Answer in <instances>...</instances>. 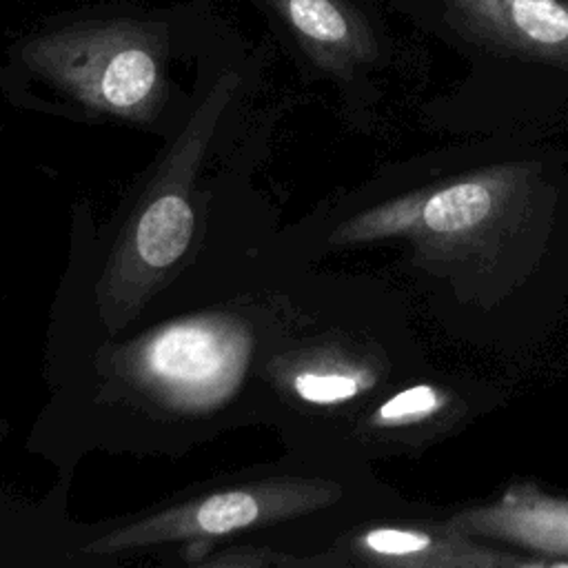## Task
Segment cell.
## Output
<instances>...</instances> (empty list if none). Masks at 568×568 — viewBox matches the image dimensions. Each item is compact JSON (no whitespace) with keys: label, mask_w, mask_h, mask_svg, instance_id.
Masks as SVG:
<instances>
[{"label":"cell","mask_w":568,"mask_h":568,"mask_svg":"<svg viewBox=\"0 0 568 568\" xmlns=\"http://www.w3.org/2000/svg\"><path fill=\"white\" fill-rule=\"evenodd\" d=\"M541 173L532 162L493 164L379 202L346 222L333 244L406 240L424 264H473L508 248L515 231H528Z\"/></svg>","instance_id":"obj_1"},{"label":"cell","mask_w":568,"mask_h":568,"mask_svg":"<svg viewBox=\"0 0 568 568\" xmlns=\"http://www.w3.org/2000/svg\"><path fill=\"white\" fill-rule=\"evenodd\" d=\"M235 87L237 73L213 84L133 206L95 288L100 320L111 333L140 313L184 257L195 226L191 189Z\"/></svg>","instance_id":"obj_2"},{"label":"cell","mask_w":568,"mask_h":568,"mask_svg":"<svg viewBox=\"0 0 568 568\" xmlns=\"http://www.w3.org/2000/svg\"><path fill=\"white\" fill-rule=\"evenodd\" d=\"M22 60L98 113L146 122L162 102L164 42L153 24H75L29 40Z\"/></svg>","instance_id":"obj_3"},{"label":"cell","mask_w":568,"mask_h":568,"mask_svg":"<svg viewBox=\"0 0 568 568\" xmlns=\"http://www.w3.org/2000/svg\"><path fill=\"white\" fill-rule=\"evenodd\" d=\"M253 353L251 328L233 315H193L169 322L131 344V377L162 404L204 413L224 404L242 384Z\"/></svg>","instance_id":"obj_4"},{"label":"cell","mask_w":568,"mask_h":568,"mask_svg":"<svg viewBox=\"0 0 568 568\" xmlns=\"http://www.w3.org/2000/svg\"><path fill=\"white\" fill-rule=\"evenodd\" d=\"M342 488L322 477H268L182 501L115 528L82 552L113 555L164 541H193L264 526L335 504Z\"/></svg>","instance_id":"obj_5"},{"label":"cell","mask_w":568,"mask_h":568,"mask_svg":"<svg viewBox=\"0 0 568 568\" xmlns=\"http://www.w3.org/2000/svg\"><path fill=\"white\" fill-rule=\"evenodd\" d=\"M348 555L357 561L384 568H539L546 559L510 552L506 546L477 539L450 528L388 524L373 526L351 537Z\"/></svg>","instance_id":"obj_6"},{"label":"cell","mask_w":568,"mask_h":568,"mask_svg":"<svg viewBox=\"0 0 568 568\" xmlns=\"http://www.w3.org/2000/svg\"><path fill=\"white\" fill-rule=\"evenodd\" d=\"M450 528L568 566V497L541 490L535 481H513L488 504L464 508L448 519Z\"/></svg>","instance_id":"obj_7"},{"label":"cell","mask_w":568,"mask_h":568,"mask_svg":"<svg viewBox=\"0 0 568 568\" xmlns=\"http://www.w3.org/2000/svg\"><path fill=\"white\" fill-rule=\"evenodd\" d=\"M464 24L506 49L568 60V4L559 0H446Z\"/></svg>","instance_id":"obj_8"},{"label":"cell","mask_w":568,"mask_h":568,"mask_svg":"<svg viewBox=\"0 0 568 568\" xmlns=\"http://www.w3.org/2000/svg\"><path fill=\"white\" fill-rule=\"evenodd\" d=\"M306 51L333 71H348L373 55L359 16L342 0H271Z\"/></svg>","instance_id":"obj_9"},{"label":"cell","mask_w":568,"mask_h":568,"mask_svg":"<svg viewBox=\"0 0 568 568\" xmlns=\"http://www.w3.org/2000/svg\"><path fill=\"white\" fill-rule=\"evenodd\" d=\"M377 384V373L368 364H359L353 359L331 357L297 371L291 379L293 393L320 406L342 404L355 399Z\"/></svg>","instance_id":"obj_10"},{"label":"cell","mask_w":568,"mask_h":568,"mask_svg":"<svg viewBox=\"0 0 568 568\" xmlns=\"http://www.w3.org/2000/svg\"><path fill=\"white\" fill-rule=\"evenodd\" d=\"M455 408V399L448 388L417 382L390 397H386L371 415V426L382 430H408L437 426Z\"/></svg>","instance_id":"obj_11"},{"label":"cell","mask_w":568,"mask_h":568,"mask_svg":"<svg viewBox=\"0 0 568 568\" xmlns=\"http://www.w3.org/2000/svg\"><path fill=\"white\" fill-rule=\"evenodd\" d=\"M197 564L231 566V568H240V566L266 568V566H337V564H344V559L342 557H331V555L291 557V555L273 552V550H266V548H229L220 555L202 557Z\"/></svg>","instance_id":"obj_12"}]
</instances>
